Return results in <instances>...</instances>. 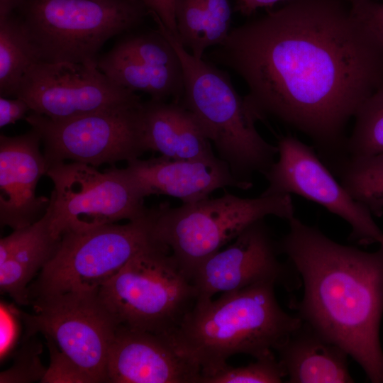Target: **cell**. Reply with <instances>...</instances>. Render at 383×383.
<instances>
[{"label":"cell","instance_id":"9c48e42d","mask_svg":"<svg viewBox=\"0 0 383 383\" xmlns=\"http://www.w3.org/2000/svg\"><path fill=\"white\" fill-rule=\"evenodd\" d=\"M34 313H20L30 337L46 338L84 383L107 382L109 350L118 326L99 290L70 292L33 299Z\"/></svg>","mask_w":383,"mask_h":383},{"label":"cell","instance_id":"e0dca14e","mask_svg":"<svg viewBox=\"0 0 383 383\" xmlns=\"http://www.w3.org/2000/svg\"><path fill=\"white\" fill-rule=\"evenodd\" d=\"M41 139L33 128L0 136V223L13 230L29 226L46 212L50 198L37 196L38 182L48 170Z\"/></svg>","mask_w":383,"mask_h":383},{"label":"cell","instance_id":"ffe728a7","mask_svg":"<svg viewBox=\"0 0 383 383\" xmlns=\"http://www.w3.org/2000/svg\"><path fill=\"white\" fill-rule=\"evenodd\" d=\"M50 210L33 223L0 240V290L18 305L30 302L28 284L52 257L60 238L50 228Z\"/></svg>","mask_w":383,"mask_h":383},{"label":"cell","instance_id":"8fae6325","mask_svg":"<svg viewBox=\"0 0 383 383\" xmlns=\"http://www.w3.org/2000/svg\"><path fill=\"white\" fill-rule=\"evenodd\" d=\"M138 105L53 120L31 112L26 122L39 134L48 167L66 160L94 167L139 158L147 152Z\"/></svg>","mask_w":383,"mask_h":383},{"label":"cell","instance_id":"5b68a950","mask_svg":"<svg viewBox=\"0 0 383 383\" xmlns=\"http://www.w3.org/2000/svg\"><path fill=\"white\" fill-rule=\"evenodd\" d=\"M291 194L242 198L226 192L221 196L155 207L152 235L166 245L181 270L192 279L209 257L236 238L253 223L269 216L287 221L295 217Z\"/></svg>","mask_w":383,"mask_h":383},{"label":"cell","instance_id":"3957f363","mask_svg":"<svg viewBox=\"0 0 383 383\" xmlns=\"http://www.w3.org/2000/svg\"><path fill=\"white\" fill-rule=\"evenodd\" d=\"M276 286L262 282L223 293L216 299L197 300L169 337L199 366L201 377L234 355L255 359L274 352L302 323L280 306Z\"/></svg>","mask_w":383,"mask_h":383},{"label":"cell","instance_id":"277c9868","mask_svg":"<svg viewBox=\"0 0 383 383\" xmlns=\"http://www.w3.org/2000/svg\"><path fill=\"white\" fill-rule=\"evenodd\" d=\"M157 26L182 62L184 90L179 102L194 116L235 178L252 187V175L263 174L275 162L277 145L259 133L257 118L226 72L193 56L164 26Z\"/></svg>","mask_w":383,"mask_h":383},{"label":"cell","instance_id":"f1b7e54d","mask_svg":"<svg viewBox=\"0 0 383 383\" xmlns=\"http://www.w3.org/2000/svg\"><path fill=\"white\" fill-rule=\"evenodd\" d=\"M157 23L163 26L175 37L177 35L175 20V0H140Z\"/></svg>","mask_w":383,"mask_h":383},{"label":"cell","instance_id":"1f68e13d","mask_svg":"<svg viewBox=\"0 0 383 383\" xmlns=\"http://www.w3.org/2000/svg\"><path fill=\"white\" fill-rule=\"evenodd\" d=\"M26 0H0V18L16 11Z\"/></svg>","mask_w":383,"mask_h":383},{"label":"cell","instance_id":"d4e9b609","mask_svg":"<svg viewBox=\"0 0 383 383\" xmlns=\"http://www.w3.org/2000/svg\"><path fill=\"white\" fill-rule=\"evenodd\" d=\"M346 151L349 157L383 153V86L365 101L355 116Z\"/></svg>","mask_w":383,"mask_h":383},{"label":"cell","instance_id":"603a6c76","mask_svg":"<svg viewBox=\"0 0 383 383\" xmlns=\"http://www.w3.org/2000/svg\"><path fill=\"white\" fill-rule=\"evenodd\" d=\"M40 62L20 18L11 13L0 18V94L16 96L27 70Z\"/></svg>","mask_w":383,"mask_h":383},{"label":"cell","instance_id":"d6a6232c","mask_svg":"<svg viewBox=\"0 0 383 383\" xmlns=\"http://www.w3.org/2000/svg\"><path fill=\"white\" fill-rule=\"evenodd\" d=\"M382 382H383V377H382Z\"/></svg>","mask_w":383,"mask_h":383},{"label":"cell","instance_id":"d6986e66","mask_svg":"<svg viewBox=\"0 0 383 383\" xmlns=\"http://www.w3.org/2000/svg\"><path fill=\"white\" fill-rule=\"evenodd\" d=\"M141 131L146 151L180 160H215L211 143L194 116L179 101L142 103Z\"/></svg>","mask_w":383,"mask_h":383},{"label":"cell","instance_id":"7a4b0ae2","mask_svg":"<svg viewBox=\"0 0 383 383\" xmlns=\"http://www.w3.org/2000/svg\"><path fill=\"white\" fill-rule=\"evenodd\" d=\"M288 223L279 250L303 286L302 296L291 299L289 307L343 348L371 382H382L383 246L366 252L338 243L296 217Z\"/></svg>","mask_w":383,"mask_h":383},{"label":"cell","instance_id":"4fadbf2b","mask_svg":"<svg viewBox=\"0 0 383 383\" xmlns=\"http://www.w3.org/2000/svg\"><path fill=\"white\" fill-rule=\"evenodd\" d=\"M277 145L278 159L263 174L268 187L262 195H299L346 221L351 228L350 241L383 246V232L372 213L335 179L314 147L292 135L280 137Z\"/></svg>","mask_w":383,"mask_h":383},{"label":"cell","instance_id":"52a82bcc","mask_svg":"<svg viewBox=\"0 0 383 383\" xmlns=\"http://www.w3.org/2000/svg\"><path fill=\"white\" fill-rule=\"evenodd\" d=\"M40 61L86 62L150 13L140 0H26L16 10Z\"/></svg>","mask_w":383,"mask_h":383},{"label":"cell","instance_id":"5bb4252c","mask_svg":"<svg viewBox=\"0 0 383 383\" xmlns=\"http://www.w3.org/2000/svg\"><path fill=\"white\" fill-rule=\"evenodd\" d=\"M279 255V240L265 218L253 223L196 270L192 281L197 300L262 282H273L288 291L298 288V273L287 261H281Z\"/></svg>","mask_w":383,"mask_h":383},{"label":"cell","instance_id":"484cf974","mask_svg":"<svg viewBox=\"0 0 383 383\" xmlns=\"http://www.w3.org/2000/svg\"><path fill=\"white\" fill-rule=\"evenodd\" d=\"M284 377L285 372L272 352L245 366L235 367L226 363L202 375L200 383H279Z\"/></svg>","mask_w":383,"mask_h":383},{"label":"cell","instance_id":"4316f807","mask_svg":"<svg viewBox=\"0 0 383 383\" xmlns=\"http://www.w3.org/2000/svg\"><path fill=\"white\" fill-rule=\"evenodd\" d=\"M39 348L38 345H31L21 350L15 364L9 370L1 373L0 382H30L42 380L46 370L40 362Z\"/></svg>","mask_w":383,"mask_h":383},{"label":"cell","instance_id":"ba28073f","mask_svg":"<svg viewBox=\"0 0 383 383\" xmlns=\"http://www.w3.org/2000/svg\"><path fill=\"white\" fill-rule=\"evenodd\" d=\"M155 207L125 224L65 233L52 257L29 289L33 298L97 291L139 251L155 240Z\"/></svg>","mask_w":383,"mask_h":383},{"label":"cell","instance_id":"7402d4cb","mask_svg":"<svg viewBox=\"0 0 383 383\" xmlns=\"http://www.w3.org/2000/svg\"><path fill=\"white\" fill-rule=\"evenodd\" d=\"M175 37L193 56L202 59L205 51L221 45L231 28L229 0H175Z\"/></svg>","mask_w":383,"mask_h":383},{"label":"cell","instance_id":"cb8c5ba5","mask_svg":"<svg viewBox=\"0 0 383 383\" xmlns=\"http://www.w3.org/2000/svg\"><path fill=\"white\" fill-rule=\"evenodd\" d=\"M330 170L351 196L374 216L383 215V153L348 156Z\"/></svg>","mask_w":383,"mask_h":383},{"label":"cell","instance_id":"8992f818","mask_svg":"<svg viewBox=\"0 0 383 383\" xmlns=\"http://www.w3.org/2000/svg\"><path fill=\"white\" fill-rule=\"evenodd\" d=\"M118 325L170 336L197 300L169 248L154 240L99 289Z\"/></svg>","mask_w":383,"mask_h":383},{"label":"cell","instance_id":"7c38bea8","mask_svg":"<svg viewBox=\"0 0 383 383\" xmlns=\"http://www.w3.org/2000/svg\"><path fill=\"white\" fill-rule=\"evenodd\" d=\"M96 60L38 62L24 74L16 97L24 100L31 111L53 120L70 119L142 102L135 92L120 87L105 75L98 68Z\"/></svg>","mask_w":383,"mask_h":383},{"label":"cell","instance_id":"44dd1931","mask_svg":"<svg viewBox=\"0 0 383 383\" xmlns=\"http://www.w3.org/2000/svg\"><path fill=\"white\" fill-rule=\"evenodd\" d=\"M289 383H352L348 353L307 323L274 351Z\"/></svg>","mask_w":383,"mask_h":383},{"label":"cell","instance_id":"4dcf8cb0","mask_svg":"<svg viewBox=\"0 0 383 383\" xmlns=\"http://www.w3.org/2000/svg\"><path fill=\"white\" fill-rule=\"evenodd\" d=\"M30 109L22 99H8L0 97V127L13 124L17 121L25 118Z\"/></svg>","mask_w":383,"mask_h":383},{"label":"cell","instance_id":"2e32d148","mask_svg":"<svg viewBox=\"0 0 383 383\" xmlns=\"http://www.w3.org/2000/svg\"><path fill=\"white\" fill-rule=\"evenodd\" d=\"M201 369L167 335L118 325L106 363L111 383H200Z\"/></svg>","mask_w":383,"mask_h":383},{"label":"cell","instance_id":"f546056e","mask_svg":"<svg viewBox=\"0 0 383 383\" xmlns=\"http://www.w3.org/2000/svg\"><path fill=\"white\" fill-rule=\"evenodd\" d=\"M18 311L8 305L1 304V358L12 348L17 336L16 315Z\"/></svg>","mask_w":383,"mask_h":383},{"label":"cell","instance_id":"30bf717a","mask_svg":"<svg viewBox=\"0 0 383 383\" xmlns=\"http://www.w3.org/2000/svg\"><path fill=\"white\" fill-rule=\"evenodd\" d=\"M46 175L54 187L50 197V228L57 238L67 232L132 221L148 211L123 168L100 172L77 162H58Z\"/></svg>","mask_w":383,"mask_h":383},{"label":"cell","instance_id":"6da1fadb","mask_svg":"<svg viewBox=\"0 0 383 383\" xmlns=\"http://www.w3.org/2000/svg\"><path fill=\"white\" fill-rule=\"evenodd\" d=\"M210 57L244 81L257 121L303 133L328 168L348 156L349 121L383 86V45L350 0H289L231 28Z\"/></svg>","mask_w":383,"mask_h":383},{"label":"cell","instance_id":"ac0fdd59","mask_svg":"<svg viewBox=\"0 0 383 383\" xmlns=\"http://www.w3.org/2000/svg\"><path fill=\"white\" fill-rule=\"evenodd\" d=\"M127 162L123 170L143 198L167 195L187 204L207 198L215 190L226 187L251 188L235 178L228 164L220 158L209 161L161 155Z\"/></svg>","mask_w":383,"mask_h":383},{"label":"cell","instance_id":"83f0119b","mask_svg":"<svg viewBox=\"0 0 383 383\" xmlns=\"http://www.w3.org/2000/svg\"><path fill=\"white\" fill-rule=\"evenodd\" d=\"M356 16L383 45V4L374 0H350Z\"/></svg>","mask_w":383,"mask_h":383},{"label":"cell","instance_id":"9a60e30c","mask_svg":"<svg viewBox=\"0 0 383 383\" xmlns=\"http://www.w3.org/2000/svg\"><path fill=\"white\" fill-rule=\"evenodd\" d=\"M98 68L114 83L151 99L179 101L184 90L181 60L159 28L131 32L96 60Z\"/></svg>","mask_w":383,"mask_h":383}]
</instances>
